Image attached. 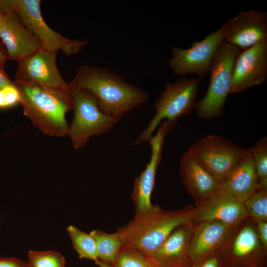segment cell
<instances>
[{"label":"cell","instance_id":"obj_1","mask_svg":"<svg viewBox=\"0 0 267 267\" xmlns=\"http://www.w3.org/2000/svg\"><path fill=\"white\" fill-rule=\"evenodd\" d=\"M69 85L91 94L102 112L120 119L150 97L139 87L103 67L81 66Z\"/></svg>","mask_w":267,"mask_h":267},{"label":"cell","instance_id":"obj_2","mask_svg":"<svg viewBox=\"0 0 267 267\" xmlns=\"http://www.w3.org/2000/svg\"><path fill=\"white\" fill-rule=\"evenodd\" d=\"M20 93L24 115L44 134L53 137L68 134L67 112L73 109L71 89L64 90L38 85L13 82Z\"/></svg>","mask_w":267,"mask_h":267},{"label":"cell","instance_id":"obj_3","mask_svg":"<svg viewBox=\"0 0 267 267\" xmlns=\"http://www.w3.org/2000/svg\"><path fill=\"white\" fill-rule=\"evenodd\" d=\"M195 211V207L191 205L173 210L153 206L148 211L135 215L128 224L117 229L122 247L152 257L175 228L192 222Z\"/></svg>","mask_w":267,"mask_h":267},{"label":"cell","instance_id":"obj_4","mask_svg":"<svg viewBox=\"0 0 267 267\" xmlns=\"http://www.w3.org/2000/svg\"><path fill=\"white\" fill-rule=\"evenodd\" d=\"M202 78L199 76L182 78L173 83H167L154 104V116L132 145L148 142L163 120L175 125L179 118L195 108Z\"/></svg>","mask_w":267,"mask_h":267},{"label":"cell","instance_id":"obj_5","mask_svg":"<svg viewBox=\"0 0 267 267\" xmlns=\"http://www.w3.org/2000/svg\"><path fill=\"white\" fill-rule=\"evenodd\" d=\"M240 50L224 40L218 47L208 72L210 81L208 90L195 104L199 118L211 119L222 113L225 100L230 93L233 64Z\"/></svg>","mask_w":267,"mask_h":267},{"label":"cell","instance_id":"obj_6","mask_svg":"<svg viewBox=\"0 0 267 267\" xmlns=\"http://www.w3.org/2000/svg\"><path fill=\"white\" fill-rule=\"evenodd\" d=\"M40 0H0L2 12L14 11L24 26L39 40L42 48L51 52L61 51L68 56L78 53L86 46V40L66 38L45 23L41 12Z\"/></svg>","mask_w":267,"mask_h":267},{"label":"cell","instance_id":"obj_7","mask_svg":"<svg viewBox=\"0 0 267 267\" xmlns=\"http://www.w3.org/2000/svg\"><path fill=\"white\" fill-rule=\"evenodd\" d=\"M71 89L74 113L68 135L77 150L84 147L92 136L106 134L120 118L102 112L95 98L89 92L71 87Z\"/></svg>","mask_w":267,"mask_h":267},{"label":"cell","instance_id":"obj_8","mask_svg":"<svg viewBox=\"0 0 267 267\" xmlns=\"http://www.w3.org/2000/svg\"><path fill=\"white\" fill-rule=\"evenodd\" d=\"M221 183L227 178L246 149L215 135L202 137L188 149Z\"/></svg>","mask_w":267,"mask_h":267},{"label":"cell","instance_id":"obj_9","mask_svg":"<svg viewBox=\"0 0 267 267\" xmlns=\"http://www.w3.org/2000/svg\"><path fill=\"white\" fill-rule=\"evenodd\" d=\"M224 39V28L222 25L202 40L192 43L189 48L173 47L169 66L177 75L195 74L202 77L208 73L214 53Z\"/></svg>","mask_w":267,"mask_h":267},{"label":"cell","instance_id":"obj_10","mask_svg":"<svg viewBox=\"0 0 267 267\" xmlns=\"http://www.w3.org/2000/svg\"><path fill=\"white\" fill-rule=\"evenodd\" d=\"M57 53L42 48L18 61L14 82L32 83L64 90L71 87L62 78L56 62Z\"/></svg>","mask_w":267,"mask_h":267},{"label":"cell","instance_id":"obj_11","mask_svg":"<svg viewBox=\"0 0 267 267\" xmlns=\"http://www.w3.org/2000/svg\"><path fill=\"white\" fill-rule=\"evenodd\" d=\"M267 78V39L240 50L232 69L230 93L258 86Z\"/></svg>","mask_w":267,"mask_h":267},{"label":"cell","instance_id":"obj_12","mask_svg":"<svg viewBox=\"0 0 267 267\" xmlns=\"http://www.w3.org/2000/svg\"><path fill=\"white\" fill-rule=\"evenodd\" d=\"M174 126L165 120L157 133L148 141L151 148L150 159L144 171L135 178L132 193L135 215L143 214L153 207L151 203V196L154 187L156 172L162 159L164 139Z\"/></svg>","mask_w":267,"mask_h":267},{"label":"cell","instance_id":"obj_13","mask_svg":"<svg viewBox=\"0 0 267 267\" xmlns=\"http://www.w3.org/2000/svg\"><path fill=\"white\" fill-rule=\"evenodd\" d=\"M224 41L241 50L267 39V13L252 9L242 11L225 21Z\"/></svg>","mask_w":267,"mask_h":267},{"label":"cell","instance_id":"obj_14","mask_svg":"<svg viewBox=\"0 0 267 267\" xmlns=\"http://www.w3.org/2000/svg\"><path fill=\"white\" fill-rule=\"evenodd\" d=\"M3 13L0 21V39L5 47L7 59L18 62L43 48L14 11Z\"/></svg>","mask_w":267,"mask_h":267},{"label":"cell","instance_id":"obj_15","mask_svg":"<svg viewBox=\"0 0 267 267\" xmlns=\"http://www.w3.org/2000/svg\"><path fill=\"white\" fill-rule=\"evenodd\" d=\"M181 182L197 205L210 197L222 192L219 182L188 150L179 161Z\"/></svg>","mask_w":267,"mask_h":267},{"label":"cell","instance_id":"obj_16","mask_svg":"<svg viewBox=\"0 0 267 267\" xmlns=\"http://www.w3.org/2000/svg\"><path fill=\"white\" fill-rule=\"evenodd\" d=\"M195 207L194 224L215 220L233 226L249 217L242 203L222 192L210 197Z\"/></svg>","mask_w":267,"mask_h":267},{"label":"cell","instance_id":"obj_17","mask_svg":"<svg viewBox=\"0 0 267 267\" xmlns=\"http://www.w3.org/2000/svg\"><path fill=\"white\" fill-rule=\"evenodd\" d=\"M232 226L219 221L194 224L189 241V255L198 262L219 251Z\"/></svg>","mask_w":267,"mask_h":267},{"label":"cell","instance_id":"obj_18","mask_svg":"<svg viewBox=\"0 0 267 267\" xmlns=\"http://www.w3.org/2000/svg\"><path fill=\"white\" fill-rule=\"evenodd\" d=\"M267 249L262 244L256 224L248 217L232 226L222 245L218 251L237 260H243L265 254Z\"/></svg>","mask_w":267,"mask_h":267},{"label":"cell","instance_id":"obj_19","mask_svg":"<svg viewBox=\"0 0 267 267\" xmlns=\"http://www.w3.org/2000/svg\"><path fill=\"white\" fill-rule=\"evenodd\" d=\"M222 192L243 203L258 189L254 163L248 149L221 183Z\"/></svg>","mask_w":267,"mask_h":267},{"label":"cell","instance_id":"obj_20","mask_svg":"<svg viewBox=\"0 0 267 267\" xmlns=\"http://www.w3.org/2000/svg\"><path fill=\"white\" fill-rule=\"evenodd\" d=\"M194 224L192 222L175 228L151 257L160 267L166 264H182L189 255V241Z\"/></svg>","mask_w":267,"mask_h":267},{"label":"cell","instance_id":"obj_21","mask_svg":"<svg viewBox=\"0 0 267 267\" xmlns=\"http://www.w3.org/2000/svg\"><path fill=\"white\" fill-rule=\"evenodd\" d=\"M89 234L95 243L98 260L107 265H112L116 260L122 246V242L118 233L117 232L109 233L95 229Z\"/></svg>","mask_w":267,"mask_h":267},{"label":"cell","instance_id":"obj_22","mask_svg":"<svg viewBox=\"0 0 267 267\" xmlns=\"http://www.w3.org/2000/svg\"><path fill=\"white\" fill-rule=\"evenodd\" d=\"M72 245L80 259L98 260L95 241L90 234L84 232L72 225L66 228Z\"/></svg>","mask_w":267,"mask_h":267},{"label":"cell","instance_id":"obj_23","mask_svg":"<svg viewBox=\"0 0 267 267\" xmlns=\"http://www.w3.org/2000/svg\"><path fill=\"white\" fill-rule=\"evenodd\" d=\"M254 163L258 189H267V138L264 137L248 149Z\"/></svg>","mask_w":267,"mask_h":267},{"label":"cell","instance_id":"obj_24","mask_svg":"<svg viewBox=\"0 0 267 267\" xmlns=\"http://www.w3.org/2000/svg\"><path fill=\"white\" fill-rule=\"evenodd\" d=\"M112 267H160L151 257L130 248L122 247Z\"/></svg>","mask_w":267,"mask_h":267},{"label":"cell","instance_id":"obj_25","mask_svg":"<svg viewBox=\"0 0 267 267\" xmlns=\"http://www.w3.org/2000/svg\"><path fill=\"white\" fill-rule=\"evenodd\" d=\"M243 204L254 221L267 222V189H258Z\"/></svg>","mask_w":267,"mask_h":267},{"label":"cell","instance_id":"obj_26","mask_svg":"<svg viewBox=\"0 0 267 267\" xmlns=\"http://www.w3.org/2000/svg\"><path fill=\"white\" fill-rule=\"evenodd\" d=\"M28 261L29 267H65V266L64 257L52 250H30L28 253Z\"/></svg>","mask_w":267,"mask_h":267},{"label":"cell","instance_id":"obj_27","mask_svg":"<svg viewBox=\"0 0 267 267\" xmlns=\"http://www.w3.org/2000/svg\"><path fill=\"white\" fill-rule=\"evenodd\" d=\"M18 103H20V93L13 82L0 89V109L11 107Z\"/></svg>","mask_w":267,"mask_h":267},{"label":"cell","instance_id":"obj_28","mask_svg":"<svg viewBox=\"0 0 267 267\" xmlns=\"http://www.w3.org/2000/svg\"><path fill=\"white\" fill-rule=\"evenodd\" d=\"M0 267H29L26 263L18 258L6 257L0 258Z\"/></svg>","mask_w":267,"mask_h":267},{"label":"cell","instance_id":"obj_29","mask_svg":"<svg viewBox=\"0 0 267 267\" xmlns=\"http://www.w3.org/2000/svg\"><path fill=\"white\" fill-rule=\"evenodd\" d=\"M257 233L263 246L267 249V222H255Z\"/></svg>","mask_w":267,"mask_h":267},{"label":"cell","instance_id":"obj_30","mask_svg":"<svg viewBox=\"0 0 267 267\" xmlns=\"http://www.w3.org/2000/svg\"><path fill=\"white\" fill-rule=\"evenodd\" d=\"M220 255L217 252L211 255L203 261L198 267H220L221 264Z\"/></svg>","mask_w":267,"mask_h":267},{"label":"cell","instance_id":"obj_31","mask_svg":"<svg viewBox=\"0 0 267 267\" xmlns=\"http://www.w3.org/2000/svg\"><path fill=\"white\" fill-rule=\"evenodd\" d=\"M12 83L4 70L0 69V89Z\"/></svg>","mask_w":267,"mask_h":267},{"label":"cell","instance_id":"obj_32","mask_svg":"<svg viewBox=\"0 0 267 267\" xmlns=\"http://www.w3.org/2000/svg\"><path fill=\"white\" fill-rule=\"evenodd\" d=\"M7 59L6 50L0 43V69L3 70V66Z\"/></svg>","mask_w":267,"mask_h":267},{"label":"cell","instance_id":"obj_33","mask_svg":"<svg viewBox=\"0 0 267 267\" xmlns=\"http://www.w3.org/2000/svg\"><path fill=\"white\" fill-rule=\"evenodd\" d=\"M95 264L97 265L99 267H112L111 266L105 264L98 260L95 262Z\"/></svg>","mask_w":267,"mask_h":267},{"label":"cell","instance_id":"obj_34","mask_svg":"<svg viewBox=\"0 0 267 267\" xmlns=\"http://www.w3.org/2000/svg\"><path fill=\"white\" fill-rule=\"evenodd\" d=\"M3 15V13L2 12V11L0 9V21Z\"/></svg>","mask_w":267,"mask_h":267},{"label":"cell","instance_id":"obj_35","mask_svg":"<svg viewBox=\"0 0 267 267\" xmlns=\"http://www.w3.org/2000/svg\"><path fill=\"white\" fill-rule=\"evenodd\" d=\"M248 267V266H241V267Z\"/></svg>","mask_w":267,"mask_h":267}]
</instances>
